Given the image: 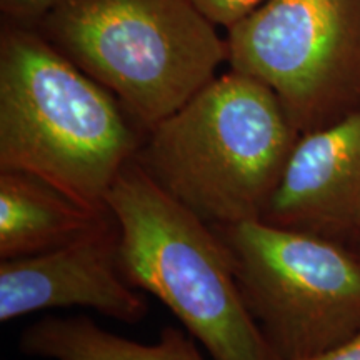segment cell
<instances>
[{
	"label": "cell",
	"mask_w": 360,
	"mask_h": 360,
	"mask_svg": "<svg viewBox=\"0 0 360 360\" xmlns=\"http://www.w3.org/2000/svg\"><path fill=\"white\" fill-rule=\"evenodd\" d=\"M143 132L122 103L34 24L0 32V170L32 174L80 204L107 210L117 175Z\"/></svg>",
	"instance_id": "obj_1"
},
{
	"label": "cell",
	"mask_w": 360,
	"mask_h": 360,
	"mask_svg": "<svg viewBox=\"0 0 360 360\" xmlns=\"http://www.w3.org/2000/svg\"><path fill=\"white\" fill-rule=\"evenodd\" d=\"M299 137L272 89L229 69L148 130L135 160L217 227L262 219Z\"/></svg>",
	"instance_id": "obj_2"
},
{
	"label": "cell",
	"mask_w": 360,
	"mask_h": 360,
	"mask_svg": "<svg viewBox=\"0 0 360 360\" xmlns=\"http://www.w3.org/2000/svg\"><path fill=\"white\" fill-rule=\"evenodd\" d=\"M146 135L217 77L227 39L193 0H58L34 24Z\"/></svg>",
	"instance_id": "obj_3"
},
{
	"label": "cell",
	"mask_w": 360,
	"mask_h": 360,
	"mask_svg": "<svg viewBox=\"0 0 360 360\" xmlns=\"http://www.w3.org/2000/svg\"><path fill=\"white\" fill-rule=\"evenodd\" d=\"M107 207L119 227L124 277L157 297L210 357L282 360L247 309L215 229L169 195L135 157L117 175Z\"/></svg>",
	"instance_id": "obj_4"
},
{
	"label": "cell",
	"mask_w": 360,
	"mask_h": 360,
	"mask_svg": "<svg viewBox=\"0 0 360 360\" xmlns=\"http://www.w3.org/2000/svg\"><path fill=\"white\" fill-rule=\"evenodd\" d=\"M252 317L282 360L314 357L360 332V254L265 220L214 227Z\"/></svg>",
	"instance_id": "obj_5"
},
{
	"label": "cell",
	"mask_w": 360,
	"mask_h": 360,
	"mask_svg": "<svg viewBox=\"0 0 360 360\" xmlns=\"http://www.w3.org/2000/svg\"><path fill=\"white\" fill-rule=\"evenodd\" d=\"M225 39L229 67L272 89L300 135L360 103V0H265Z\"/></svg>",
	"instance_id": "obj_6"
},
{
	"label": "cell",
	"mask_w": 360,
	"mask_h": 360,
	"mask_svg": "<svg viewBox=\"0 0 360 360\" xmlns=\"http://www.w3.org/2000/svg\"><path fill=\"white\" fill-rule=\"evenodd\" d=\"M120 233L114 215L70 244L0 262V321L60 307L94 309L137 323L147 315L142 290L120 267Z\"/></svg>",
	"instance_id": "obj_7"
},
{
	"label": "cell",
	"mask_w": 360,
	"mask_h": 360,
	"mask_svg": "<svg viewBox=\"0 0 360 360\" xmlns=\"http://www.w3.org/2000/svg\"><path fill=\"white\" fill-rule=\"evenodd\" d=\"M260 220L347 245L359 240L360 103L300 135Z\"/></svg>",
	"instance_id": "obj_8"
},
{
	"label": "cell",
	"mask_w": 360,
	"mask_h": 360,
	"mask_svg": "<svg viewBox=\"0 0 360 360\" xmlns=\"http://www.w3.org/2000/svg\"><path fill=\"white\" fill-rule=\"evenodd\" d=\"M112 215L80 204L32 174L0 170V259L37 255L77 240Z\"/></svg>",
	"instance_id": "obj_9"
},
{
	"label": "cell",
	"mask_w": 360,
	"mask_h": 360,
	"mask_svg": "<svg viewBox=\"0 0 360 360\" xmlns=\"http://www.w3.org/2000/svg\"><path fill=\"white\" fill-rule=\"evenodd\" d=\"M19 350L42 360H204L180 328L164 327L159 340L142 344L112 334L84 315L40 319L22 332Z\"/></svg>",
	"instance_id": "obj_10"
},
{
	"label": "cell",
	"mask_w": 360,
	"mask_h": 360,
	"mask_svg": "<svg viewBox=\"0 0 360 360\" xmlns=\"http://www.w3.org/2000/svg\"><path fill=\"white\" fill-rule=\"evenodd\" d=\"M265 0H193L197 7L209 17L214 24L225 30L236 22L244 19L247 13L257 8Z\"/></svg>",
	"instance_id": "obj_11"
},
{
	"label": "cell",
	"mask_w": 360,
	"mask_h": 360,
	"mask_svg": "<svg viewBox=\"0 0 360 360\" xmlns=\"http://www.w3.org/2000/svg\"><path fill=\"white\" fill-rule=\"evenodd\" d=\"M58 0H0L4 19L35 24Z\"/></svg>",
	"instance_id": "obj_12"
},
{
	"label": "cell",
	"mask_w": 360,
	"mask_h": 360,
	"mask_svg": "<svg viewBox=\"0 0 360 360\" xmlns=\"http://www.w3.org/2000/svg\"><path fill=\"white\" fill-rule=\"evenodd\" d=\"M302 360H360V332L327 352Z\"/></svg>",
	"instance_id": "obj_13"
},
{
	"label": "cell",
	"mask_w": 360,
	"mask_h": 360,
	"mask_svg": "<svg viewBox=\"0 0 360 360\" xmlns=\"http://www.w3.org/2000/svg\"><path fill=\"white\" fill-rule=\"evenodd\" d=\"M355 244H360V237H359V240H357V242H355ZM359 254H360V252H359Z\"/></svg>",
	"instance_id": "obj_14"
}]
</instances>
